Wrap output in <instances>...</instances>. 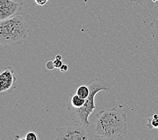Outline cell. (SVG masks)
Returning <instances> with one entry per match:
<instances>
[{
  "instance_id": "obj_1",
  "label": "cell",
  "mask_w": 158,
  "mask_h": 140,
  "mask_svg": "<svg viewBox=\"0 0 158 140\" xmlns=\"http://www.w3.org/2000/svg\"><path fill=\"white\" fill-rule=\"evenodd\" d=\"M127 132V116L116 108L97 113L95 133L102 139H120Z\"/></svg>"
},
{
  "instance_id": "obj_2",
  "label": "cell",
  "mask_w": 158,
  "mask_h": 140,
  "mask_svg": "<svg viewBox=\"0 0 158 140\" xmlns=\"http://www.w3.org/2000/svg\"><path fill=\"white\" fill-rule=\"evenodd\" d=\"M88 85L90 90L89 95L87 98L84 106L80 108H74L67 104V111L69 117L75 123L81 124L88 127L90 125L89 117L96 108L95 104V97L100 91H108L112 88L111 83L100 78L92 79L89 81Z\"/></svg>"
},
{
  "instance_id": "obj_3",
  "label": "cell",
  "mask_w": 158,
  "mask_h": 140,
  "mask_svg": "<svg viewBox=\"0 0 158 140\" xmlns=\"http://www.w3.org/2000/svg\"><path fill=\"white\" fill-rule=\"evenodd\" d=\"M30 27L21 14L0 21V43L16 47L27 39Z\"/></svg>"
},
{
  "instance_id": "obj_4",
  "label": "cell",
  "mask_w": 158,
  "mask_h": 140,
  "mask_svg": "<svg viewBox=\"0 0 158 140\" xmlns=\"http://www.w3.org/2000/svg\"><path fill=\"white\" fill-rule=\"evenodd\" d=\"M57 137L56 140H88L102 139L100 136L90 133L87 127L81 124L76 123L73 125L56 128Z\"/></svg>"
},
{
  "instance_id": "obj_5",
  "label": "cell",
  "mask_w": 158,
  "mask_h": 140,
  "mask_svg": "<svg viewBox=\"0 0 158 140\" xmlns=\"http://www.w3.org/2000/svg\"><path fill=\"white\" fill-rule=\"evenodd\" d=\"M1 92H10L17 87V77L12 67L7 66L0 74Z\"/></svg>"
},
{
  "instance_id": "obj_6",
  "label": "cell",
  "mask_w": 158,
  "mask_h": 140,
  "mask_svg": "<svg viewBox=\"0 0 158 140\" xmlns=\"http://www.w3.org/2000/svg\"><path fill=\"white\" fill-rule=\"evenodd\" d=\"M22 3L14 0H0V21L20 14Z\"/></svg>"
},
{
  "instance_id": "obj_7",
  "label": "cell",
  "mask_w": 158,
  "mask_h": 140,
  "mask_svg": "<svg viewBox=\"0 0 158 140\" xmlns=\"http://www.w3.org/2000/svg\"><path fill=\"white\" fill-rule=\"evenodd\" d=\"M130 1L146 8L153 9L155 7L156 2L158 0H130Z\"/></svg>"
},
{
  "instance_id": "obj_8",
  "label": "cell",
  "mask_w": 158,
  "mask_h": 140,
  "mask_svg": "<svg viewBox=\"0 0 158 140\" xmlns=\"http://www.w3.org/2000/svg\"><path fill=\"white\" fill-rule=\"evenodd\" d=\"M85 101V99H84V98L79 96L77 94H75L74 95H73L72 97H71L70 103L68 104L71 105V107H73L74 108H80L82 106H84Z\"/></svg>"
},
{
  "instance_id": "obj_9",
  "label": "cell",
  "mask_w": 158,
  "mask_h": 140,
  "mask_svg": "<svg viewBox=\"0 0 158 140\" xmlns=\"http://www.w3.org/2000/svg\"><path fill=\"white\" fill-rule=\"evenodd\" d=\"M90 93V90L88 84H82L81 86H79V88H77V91H76V94L77 95L84 98V99H85L88 97Z\"/></svg>"
},
{
  "instance_id": "obj_10",
  "label": "cell",
  "mask_w": 158,
  "mask_h": 140,
  "mask_svg": "<svg viewBox=\"0 0 158 140\" xmlns=\"http://www.w3.org/2000/svg\"><path fill=\"white\" fill-rule=\"evenodd\" d=\"M147 127H148L149 129L158 128V115L157 114H154L151 118L149 119L148 124H147Z\"/></svg>"
},
{
  "instance_id": "obj_11",
  "label": "cell",
  "mask_w": 158,
  "mask_h": 140,
  "mask_svg": "<svg viewBox=\"0 0 158 140\" xmlns=\"http://www.w3.org/2000/svg\"><path fill=\"white\" fill-rule=\"evenodd\" d=\"M39 139L38 135L34 131H29L26 134L25 138L22 139L24 140H38Z\"/></svg>"
},
{
  "instance_id": "obj_12",
  "label": "cell",
  "mask_w": 158,
  "mask_h": 140,
  "mask_svg": "<svg viewBox=\"0 0 158 140\" xmlns=\"http://www.w3.org/2000/svg\"><path fill=\"white\" fill-rule=\"evenodd\" d=\"M53 63L55 68H56V69H60V67H61L63 64L62 62V60H58L56 59L53 60Z\"/></svg>"
},
{
  "instance_id": "obj_13",
  "label": "cell",
  "mask_w": 158,
  "mask_h": 140,
  "mask_svg": "<svg viewBox=\"0 0 158 140\" xmlns=\"http://www.w3.org/2000/svg\"><path fill=\"white\" fill-rule=\"evenodd\" d=\"M46 66H47V69H48L49 70H53L54 68H55L54 63H53V61H50V62H47Z\"/></svg>"
},
{
  "instance_id": "obj_14",
  "label": "cell",
  "mask_w": 158,
  "mask_h": 140,
  "mask_svg": "<svg viewBox=\"0 0 158 140\" xmlns=\"http://www.w3.org/2000/svg\"><path fill=\"white\" fill-rule=\"evenodd\" d=\"M48 0H35V2L39 6H44L46 4Z\"/></svg>"
},
{
  "instance_id": "obj_15",
  "label": "cell",
  "mask_w": 158,
  "mask_h": 140,
  "mask_svg": "<svg viewBox=\"0 0 158 140\" xmlns=\"http://www.w3.org/2000/svg\"><path fill=\"white\" fill-rule=\"evenodd\" d=\"M68 69H69V67L67 64H63L61 67H60V70H61V71H62V72H66V71H67V70H68Z\"/></svg>"
},
{
  "instance_id": "obj_16",
  "label": "cell",
  "mask_w": 158,
  "mask_h": 140,
  "mask_svg": "<svg viewBox=\"0 0 158 140\" xmlns=\"http://www.w3.org/2000/svg\"><path fill=\"white\" fill-rule=\"evenodd\" d=\"M55 59L58 60H62V56L60 54H58L55 56Z\"/></svg>"
}]
</instances>
